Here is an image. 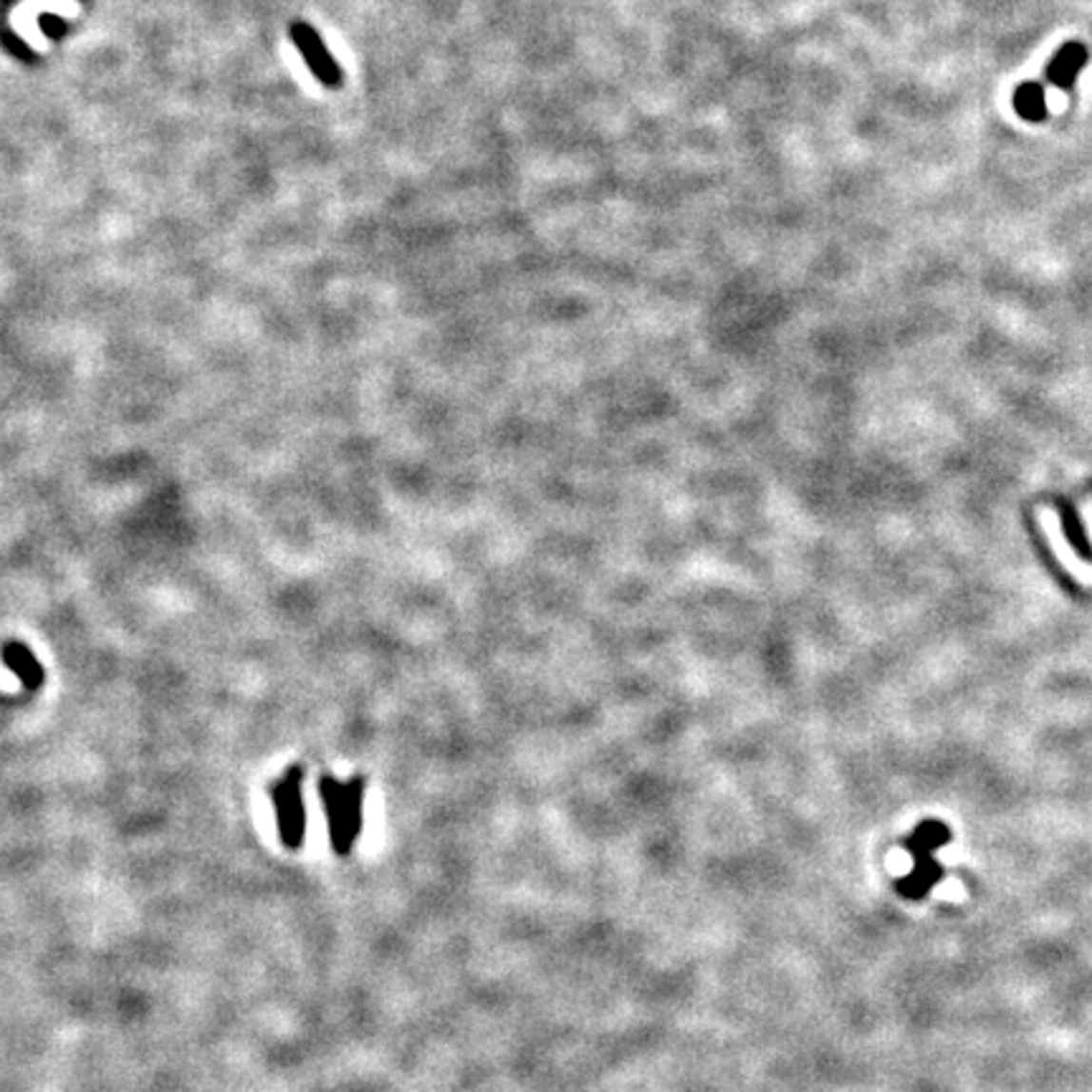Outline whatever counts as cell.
<instances>
[{"instance_id": "6da1fadb", "label": "cell", "mask_w": 1092, "mask_h": 1092, "mask_svg": "<svg viewBox=\"0 0 1092 1092\" xmlns=\"http://www.w3.org/2000/svg\"><path fill=\"white\" fill-rule=\"evenodd\" d=\"M364 794H367V782L362 776H355L349 782H340L334 776L319 779V799L324 805L329 840L337 855H349L362 832Z\"/></svg>"}, {"instance_id": "7a4b0ae2", "label": "cell", "mask_w": 1092, "mask_h": 1092, "mask_svg": "<svg viewBox=\"0 0 1092 1092\" xmlns=\"http://www.w3.org/2000/svg\"><path fill=\"white\" fill-rule=\"evenodd\" d=\"M948 837H951V834H948V829H946L941 822H923V825H918V829L910 834L908 842H906V848H908V852L913 855L915 868L908 878H903L901 883H898V890H901L906 898L918 901V898H923V895L928 893L930 887H933V883L941 878V865L933 860V852H936L944 842H948Z\"/></svg>"}, {"instance_id": "52a82bcc", "label": "cell", "mask_w": 1092, "mask_h": 1092, "mask_svg": "<svg viewBox=\"0 0 1092 1092\" xmlns=\"http://www.w3.org/2000/svg\"><path fill=\"white\" fill-rule=\"evenodd\" d=\"M1057 511H1060V521H1063L1064 539H1067V544H1070L1072 552L1078 554L1080 559L1092 561L1090 536H1087L1085 526H1082V521H1080L1078 511L1072 509L1070 503H1064V501H1060Z\"/></svg>"}, {"instance_id": "277c9868", "label": "cell", "mask_w": 1092, "mask_h": 1092, "mask_svg": "<svg viewBox=\"0 0 1092 1092\" xmlns=\"http://www.w3.org/2000/svg\"><path fill=\"white\" fill-rule=\"evenodd\" d=\"M1087 59H1090V53H1087L1085 44H1080V41H1067V44L1055 53V59L1049 61L1044 76H1047V82L1052 84V87H1057V89L1070 91L1072 87H1075V82H1078L1080 71L1085 68Z\"/></svg>"}, {"instance_id": "8992f818", "label": "cell", "mask_w": 1092, "mask_h": 1092, "mask_svg": "<svg viewBox=\"0 0 1092 1092\" xmlns=\"http://www.w3.org/2000/svg\"><path fill=\"white\" fill-rule=\"evenodd\" d=\"M1014 111L1026 122H1044L1047 119V96L1042 84L1024 82L1014 91Z\"/></svg>"}, {"instance_id": "3957f363", "label": "cell", "mask_w": 1092, "mask_h": 1092, "mask_svg": "<svg viewBox=\"0 0 1092 1092\" xmlns=\"http://www.w3.org/2000/svg\"><path fill=\"white\" fill-rule=\"evenodd\" d=\"M273 814L281 842L288 849H299L306 840V802H303V769L291 767L276 779L271 790Z\"/></svg>"}, {"instance_id": "ba28073f", "label": "cell", "mask_w": 1092, "mask_h": 1092, "mask_svg": "<svg viewBox=\"0 0 1092 1092\" xmlns=\"http://www.w3.org/2000/svg\"><path fill=\"white\" fill-rule=\"evenodd\" d=\"M294 36L299 49L303 51V56L309 59L311 68H314L322 79H326V82H334V79H337V68H334L329 53L324 51V46L319 44V38L314 36L309 29H302V26L294 30Z\"/></svg>"}, {"instance_id": "5b68a950", "label": "cell", "mask_w": 1092, "mask_h": 1092, "mask_svg": "<svg viewBox=\"0 0 1092 1092\" xmlns=\"http://www.w3.org/2000/svg\"><path fill=\"white\" fill-rule=\"evenodd\" d=\"M0 657H3V663H6L8 671L13 673L15 678L26 686V691H38V688L44 686L46 680L44 665L38 663V657L30 653L29 645H23V642L15 640L6 642V645L0 648Z\"/></svg>"}]
</instances>
